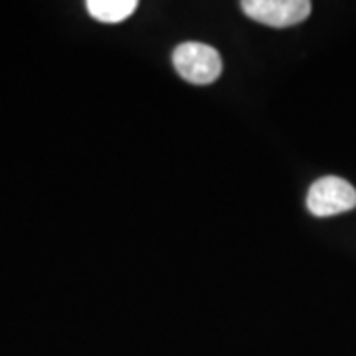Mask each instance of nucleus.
Masks as SVG:
<instances>
[{"label":"nucleus","instance_id":"nucleus-2","mask_svg":"<svg viewBox=\"0 0 356 356\" xmlns=\"http://www.w3.org/2000/svg\"><path fill=\"white\" fill-rule=\"evenodd\" d=\"M307 208L313 216H337L356 208V191L343 178L327 177L313 182L307 192Z\"/></svg>","mask_w":356,"mask_h":356},{"label":"nucleus","instance_id":"nucleus-3","mask_svg":"<svg viewBox=\"0 0 356 356\" xmlns=\"http://www.w3.org/2000/svg\"><path fill=\"white\" fill-rule=\"evenodd\" d=\"M243 13L259 24L273 28L301 24L311 14L309 0H243Z\"/></svg>","mask_w":356,"mask_h":356},{"label":"nucleus","instance_id":"nucleus-1","mask_svg":"<svg viewBox=\"0 0 356 356\" xmlns=\"http://www.w3.org/2000/svg\"><path fill=\"white\" fill-rule=\"evenodd\" d=\"M172 64L180 77L194 86H210L222 74V58L216 48L200 42H184L172 51Z\"/></svg>","mask_w":356,"mask_h":356},{"label":"nucleus","instance_id":"nucleus-4","mask_svg":"<svg viewBox=\"0 0 356 356\" xmlns=\"http://www.w3.org/2000/svg\"><path fill=\"white\" fill-rule=\"evenodd\" d=\"M137 8V0H89L88 13L103 24H117Z\"/></svg>","mask_w":356,"mask_h":356}]
</instances>
